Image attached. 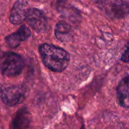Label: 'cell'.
Wrapping results in <instances>:
<instances>
[{"mask_svg":"<svg viewBox=\"0 0 129 129\" xmlns=\"http://www.w3.org/2000/svg\"><path fill=\"white\" fill-rule=\"evenodd\" d=\"M31 122V115L26 108H21L16 114L11 127L14 129L26 128Z\"/></svg>","mask_w":129,"mask_h":129,"instance_id":"cell-9","label":"cell"},{"mask_svg":"<svg viewBox=\"0 0 129 129\" xmlns=\"http://www.w3.org/2000/svg\"><path fill=\"white\" fill-rule=\"evenodd\" d=\"M28 11L27 4L21 0L15 2L13 8H11L10 14V21L14 25L21 23L26 20V12Z\"/></svg>","mask_w":129,"mask_h":129,"instance_id":"cell-7","label":"cell"},{"mask_svg":"<svg viewBox=\"0 0 129 129\" xmlns=\"http://www.w3.org/2000/svg\"><path fill=\"white\" fill-rule=\"evenodd\" d=\"M55 36L60 42H69L73 38L71 26L66 22H59L55 27Z\"/></svg>","mask_w":129,"mask_h":129,"instance_id":"cell-10","label":"cell"},{"mask_svg":"<svg viewBox=\"0 0 129 129\" xmlns=\"http://www.w3.org/2000/svg\"><path fill=\"white\" fill-rule=\"evenodd\" d=\"M31 36L30 29L26 26H21L15 33L5 37V42L8 47L15 48L18 47L22 42L29 39Z\"/></svg>","mask_w":129,"mask_h":129,"instance_id":"cell-6","label":"cell"},{"mask_svg":"<svg viewBox=\"0 0 129 129\" xmlns=\"http://www.w3.org/2000/svg\"><path fill=\"white\" fill-rule=\"evenodd\" d=\"M24 67L22 57L14 52H5L0 55V73L6 76H15L21 73Z\"/></svg>","mask_w":129,"mask_h":129,"instance_id":"cell-2","label":"cell"},{"mask_svg":"<svg viewBox=\"0 0 129 129\" xmlns=\"http://www.w3.org/2000/svg\"><path fill=\"white\" fill-rule=\"evenodd\" d=\"M122 60L125 62V63H128L129 62V43L127 47V49L125 50V51L124 52V54L122 56Z\"/></svg>","mask_w":129,"mask_h":129,"instance_id":"cell-11","label":"cell"},{"mask_svg":"<svg viewBox=\"0 0 129 129\" xmlns=\"http://www.w3.org/2000/svg\"><path fill=\"white\" fill-rule=\"evenodd\" d=\"M26 20L29 25L37 32L44 31L48 25L47 19L43 12L37 8H29L26 12Z\"/></svg>","mask_w":129,"mask_h":129,"instance_id":"cell-5","label":"cell"},{"mask_svg":"<svg viewBox=\"0 0 129 129\" xmlns=\"http://www.w3.org/2000/svg\"><path fill=\"white\" fill-rule=\"evenodd\" d=\"M0 96L8 106H15L24 101L25 89L21 85H4L0 88Z\"/></svg>","mask_w":129,"mask_h":129,"instance_id":"cell-4","label":"cell"},{"mask_svg":"<svg viewBox=\"0 0 129 129\" xmlns=\"http://www.w3.org/2000/svg\"><path fill=\"white\" fill-rule=\"evenodd\" d=\"M119 104L124 108H129V76L122 79L116 88Z\"/></svg>","mask_w":129,"mask_h":129,"instance_id":"cell-8","label":"cell"},{"mask_svg":"<svg viewBox=\"0 0 129 129\" xmlns=\"http://www.w3.org/2000/svg\"><path fill=\"white\" fill-rule=\"evenodd\" d=\"M91 2L113 19H122L129 14L128 4L124 0H91Z\"/></svg>","mask_w":129,"mask_h":129,"instance_id":"cell-3","label":"cell"},{"mask_svg":"<svg viewBox=\"0 0 129 129\" xmlns=\"http://www.w3.org/2000/svg\"><path fill=\"white\" fill-rule=\"evenodd\" d=\"M39 51L43 63L51 71L62 72L69 65L70 54L61 48L51 44H43L40 45Z\"/></svg>","mask_w":129,"mask_h":129,"instance_id":"cell-1","label":"cell"}]
</instances>
